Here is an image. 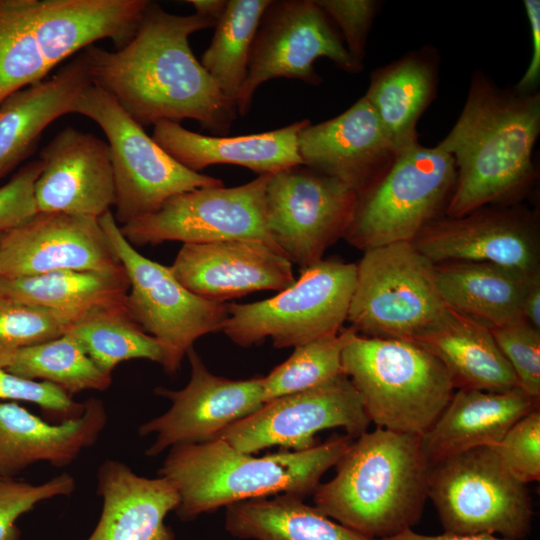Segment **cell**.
<instances>
[{
	"mask_svg": "<svg viewBox=\"0 0 540 540\" xmlns=\"http://www.w3.org/2000/svg\"><path fill=\"white\" fill-rule=\"evenodd\" d=\"M199 14L176 15L149 1L128 44L115 51L92 44L81 51L93 85L111 95L142 127L194 119L226 133L236 105L194 56L189 36L215 27Z\"/></svg>",
	"mask_w": 540,
	"mask_h": 540,
	"instance_id": "cell-1",
	"label": "cell"
},
{
	"mask_svg": "<svg viewBox=\"0 0 540 540\" xmlns=\"http://www.w3.org/2000/svg\"><path fill=\"white\" fill-rule=\"evenodd\" d=\"M539 134L538 91L500 87L482 70L474 71L458 119L436 145L456 167L445 216L521 201L538 177L532 154Z\"/></svg>",
	"mask_w": 540,
	"mask_h": 540,
	"instance_id": "cell-2",
	"label": "cell"
},
{
	"mask_svg": "<svg viewBox=\"0 0 540 540\" xmlns=\"http://www.w3.org/2000/svg\"><path fill=\"white\" fill-rule=\"evenodd\" d=\"M335 467L336 475L314 492V506L327 517L373 540L420 520L430 470L420 435L367 431Z\"/></svg>",
	"mask_w": 540,
	"mask_h": 540,
	"instance_id": "cell-3",
	"label": "cell"
},
{
	"mask_svg": "<svg viewBox=\"0 0 540 540\" xmlns=\"http://www.w3.org/2000/svg\"><path fill=\"white\" fill-rule=\"evenodd\" d=\"M353 442L336 436L303 451H282L256 457L217 438L204 443L170 448L158 475L177 490L175 510L191 520L220 507L278 494L300 498L314 494L322 476Z\"/></svg>",
	"mask_w": 540,
	"mask_h": 540,
	"instance_id": "cell-4",
	"label": "cell"
},
{
	"mask_svg": "<svg viewBox=\"0 0 540 540\" xmlns=\"http://www.w3.org/2000/svg\"><path fill=\"white\" fill-rule=\"evenodd\" d=\"M342 373L377 428L422 436L455 392L441 361L406 339L368 337L348 328Z\"/></svg>",
	"mask_w": 540,
	"mask_h": 540,
	"instance_id": "cell-5",
	"label": "cell"
},
{
	"mask_svg": "<svg viewBox=\"0 0 540 540\" xmlns=\"http://www.w3.org/2000/svg\"><path fill=\"white\" fill-rule=\"evenodd\" d=\"M455 181L450 154L419 142L407 147L382 177L357 195L344 238L364 251L412 242L427 224L445 215Z\"/></svg>",
	"mask_w": 540,
	"mask_h": 540,
	"instance_id": "cell-6",
	"label": "cell"
},
{
	"mask_svg": "<svg viewBox=\"0 0 540 540\" xmlns=\"http://www.w3.org/2000/svg\"><path fill=\"white\" fill-rule=\"evenodd\" d=\"M357 266L321 260L271 298L226 304L221 331L250 347L270 338L276 348L297 347L342 329L356 284Z\"/></svg>",
	"mask_w": 540,
	"mask_h": 540,
	"instance_id": "cell-7",
	"label": "cell"
},
{
	"mask_svg": "<svg viewBox=\"0 0 540 540\" xmlns=\"http://www.w3.org/2000/svg\"><path fill=\"white\" fill-rule=\"evenodd\" d=\"M428 498L447 533L524 540L531 531L529 491L505 468L494 446L474 448L431 466Z\"/></svg>",
	"mask_w": 540,
	"mask_h": 540,
	"instance_id": "cell-8",
	"label": "cell"
},
{
	"mask_svg": "<svg viewBox=\"0 0 540 540\" xmlns=\"http://www.w3.org/2000/svg\"><path fill=\"white\" fill-rule=\"evenodd\" d=\"M356 266L346 320L361 335L414 340L447 310L435 264L412 242L367 249Z\"/></svg>",
	"mask_w": 540,
	"mask_h": 540,
	"instance_id": "cell-9",
	"label": "cell"
},
{
	"mask_svg": "<svg viewBox=\"0 0 540 540\" xmlns=\"http://www.w3.org/2000/svg\"><path fill=\"white\" fill-rule=\"evenodd\" d=\"M74 113L97 123L107 138L115 190L113 216L121 226L155 211L177 194L223 186L221 179L178 163L111 95L93 84L77 100Z\"/></svg>",
	"mask_w": 540,
	"mask_h": 540,
	"instance_id": "cell-10",
	"label": "cell"
},
{
	"mask_svg": "<svg viewBox=\"0 0 540 540\" xmlns=\"http://www.w3.org/2000/svg\"><path fill=\"white\" fill-rule=\"evenodd\" d=\"M99 222L129 279L125 304L135 321L164 347L163 369L173 375L197 339L221 331L226 304L192 293L170 267L140 254L122 234L111 210Z\"/></svg>",
	"mask_w": 540,
	"mask_h": 540,
	"instance_id": "cell-11",
	"label": "cell"
},
{
	"mask_svg": "<svg viewBox=\"0 0 540 540\" xmlns=\"http://www.w3.org/2000/svg\"><path fill=\"white\" fill-rule=\"evenodd\" d=\"M320 57L348 73L363 69L316 0H271L252 44L246 78L236 100L237 113H248L256 90L268 80L289 78L320 84L314 69Z\"/></svg>",
	"mask_w": 540,
	"mask_h": 540,
	"instance_id": "cell-12",
	"label": "cell"
},
{
	"mask_svg": "<svg viewBox=\"0 0 540 540\" xmlns=\"http://www.w3.org/2000/svg\"><path fill=\"white\" fill-rule=\"evenodd\" d=\"M357 193L343 182L305 165L271 174L265 193L268 234L276 247L304 270L344 237Z\"/></svg>",
	"mask_w": 540,
	"mask_h": 540,
	"instance_id": "cell-13",
	"label": "cell"
},
{
	"mask_svg": "<svg viewBox=\"0 0 540 540\" xmlns=\"http://www.w3.org/2000/svg\"><path fill=\"white\" fill-rule=\"evenodd\" d=\"M270 176L258 175L235 187H202L177 194L155 211L119 226L120 230L133 246L256 239L276 247L265 216Z\"/></svg>",
	"mask_w": 540,
	"mask_h": 540,
	"instance_id": "cell-14",
	"label": "cell"
},
{
	"mask_svg": "<svg viewBox=\"0 0 540 540\" xmlns=\"http://www.w3.org/2000/svg\"><path fill=\"white\" fill-rule=\"evenodd\" d=\"M370 423L359 393L341 374L318 387L264 403L218 438L250 454L274 446L303 451L316 446L314 437L320 431L340 427L356 439Z\"/></svg>",
	"mask_w": 540,
	"mask_h": 540,
	"instance_id": "cell-15",
	"label": "cell"
},
{
	"mask_svg": "<svg viewBox=\"0 0 540 540\" xmlns=\"http://www.w3.org/2000/svg\"><path fill=\"white\" fill-rule=\"evenodd\" d=\"M433 264L493 263L527 273L539 272L537 218L515 205H488L459 217L442 216L412 241Z\"/></svg>",
	"mask_w": 540,
	"mask_h": 540,
	"instance_id": "cell-16",
	"label": "cell"
},
{
	"mask_svg": "<svg viewBox=\"0 0 540 540\" xmlns=\"http://www.w3.org/2000/svg\"><path fill=\"white\" fill-rule=\"evenodd\" d=\"M186 355L191 365L188 384L180 390L156 388L155 393L169 399L171 406L138 429L141 436L155 435L145 452L149 457L176 445L217 439L226 428L264 404L262 376L227 379L209 371L194 347Z\"/></svg>",
	"mask_w": 540,
	"mask_h": 540,
	"instance_id": "cell-17",
	"label": "cell"
},
{
	"mask_svg": "<svg viewBox=\"0 0 540 540\" xmlns=\"http://www.w3.org/2000/svg\"><path fill=\"white\" fill-rule=\"evenodd\" d=\"M123 266L99 218L37 212L0 233V277L20 278L59 270L116 272Z\"/></svg>",
	"mask_w": 540,
	"mask_h": 540,
	"instance_id": "cell-18",
	"label": "cell"
},
{
	"mask_svg": "<svg viewBox=\"0 0 540 540\" xmlns=\"http://www.w3.org/2000/svg\"><path fill=\"white\" fill-rule=\"evenodd\" d=\"M170 269L189 291L220 303L259 290L279 292L295 281L291 261L256 239L183 244Z\"/></svg>",
	"mask_w": 540,
	"mask_h": 540,
	"instance_id": "cell-19",
	"label": "cell"
},
{
	"mask_svg": "<svg viewBox=\"0 0 540 540\" xmlns=\"http://www.w3.org/2000/svg\"><path fill=\"white\" fill-rule=\"evenodd\" d=\"M297 145L302 165L343 182L357 195L382 177L399 153L365 96L330 120L308 124Z\"/></svg>",
	"mask_w": 540,
	"mask_h": 540,
	"instance_id": "cell-20",
	"label": "cell"
},
{
	"mask_svg": "<svg viewBox=\"0 0 540 540\" xmlns=\"http://www.w3.org/2000/svg\"><path fill=\"white\" fill-rule=\"evenodd\" d=\"M34 184L37 212L100 218L115 202L107 141L73 127L59 131L41 150Z\"/></svg>",
	"mask_w": 540,
	"mask_h": 540,
	"instance_id": "cell-21",
	"label": "cell"
},
{
	"mask_svg": "<svg viewBox=\"0 0 540 540\" xmlns=\"http://www.w3.org/2000/svg\"><path fill=\"white\" fill-rule=\"evenodd\" d=\"M107 419L105 406L97 398L85 401L80 416L58 424L16 402L0 401V478H13L38 462L70 465L97 441Z\"/></svg>",
	"mask_w": 540,
	"mask_h": 540,
	"instance_id": "cell-22",
	"label": "cell"
},
{
	"mask_svg": "<svg viewBox=\"0 0 540 540\" xmlns=\"http://www.w3.org/2000/svg\"><path fill=\"white\" fill-rule=\"evenodd\" d=\"M97 493L102 512L87 540H174L164 520L177 509L179 496L168 479L143 477L108 459L98 469Z\"/></svg>",
	"mask_w": 540,
	"mask_h": 540,
	"instance_id": "cell-23",
	"label": "cell"
},
{
	"mask_svg": "<svg viewBox=\"0 0 540 540\" xmlns=\"http://www.w3.org/2000/svg\"><path fill=\"white\" fill-rule=\"evenodd\" d=\"M539 408V399L520 387L503 392L457 389L434 424L421 436L429 464L465 451L497 445L522 417Z\"/></svg>",
	"mask_w": 540,
	"mask_h": 540,
	"instance_id": "cell-24",
	"label": "cell"
},
{
	"mask_svg": "<svg viewBox=\"0 0 540 540\" xmlns=\"http://www.w3.org/2000/svg\"><path fill=\"white\" fill-rule=\"evenodd\" d=\"M311 122H294L273 131L235 136L202 135L171 121L154 125L153 140L184 167L199 172L216 164L248 168L258 175L300 165L297 138Z\"/></svg>",
	"mask_w": 540,
	"mask_h": 540,
	"instance_id": "cell-25",
	"label": "cell"
},
{
	"mask_svg": "<svg viewBox=\"0 0 540 540\" xmlns=\"http://www.w3.org/2000/svg\"><path fill=\"white\" fill-rule=\"evenodd\" d=\"M91 84L80 52L52 77L12 93L0 104V179L28 156L50 123L74 113Z\"/></svg>",
	"mask_w": 540,
	"mask_h": 540,
	"instance_id": "cell-26",
	"label": "cell"
},
{
	"mask_svg": "<svg viewBox=\"0 0 540 540\" xmlns=\"http://www.w3.org/2000/svg\"><path fill=\"white\" fill-rule=\"evenodd\" d=\"M412 341L441 361L455 389L503 392L520 387L490 328L448 307Z\"/></svg>",
	"mask_w": 540,
	"mask_h": 540,
	"instance_id": "cell-27",
	"label": "cell"
},
{
	"mask_svg": "<svg viewBox=\"0 0 540 540\" xmlns=\"http://www.w3.org/2000/svg\"><path fill=\"white\" fill-rule=\"evenodd\" d=\"M484 262L435 265L436 284L445 305L490 329L523 318V301L539 274Z\"/></svg>",
	"mask_w": 540,
	"mask_h": 540,
	"instance_id": "cell-28",
	"label": "cell"
},
{
	"mask_svg": "<svg viewBox=\"0 0 540 540\" xmlns=\"http://www.w3.org/2000/svg\"><path fill=\"white\" fill-rule=\"evenodd\" d=\"M439 63L438 52L425 46L370 75L364 96L399 152L418 142L417 123L436 96Z\"/></svg>",
	"mask_w": 540,
	"mask_h": 540,
	"instance_id": "cell-29",
	"label": "cell"
},
{
	"mask_svg": "<svg viewBox=\"0 0 540 540\" xmlns=\"http://www.w3.org/2000/svg\"><path fill=\"white\" fill-rule=\"evenodd\" d=\"M225 529L233 537L251 540H373L291 494L227 506Z\"/></svg>",
	"mask_w": 540,
	"mask_h": 540,
	"instance_id": "cell-30",
	"label": "cell"
},
{
	"mask_svg": "<svg viewBox=\"0 0 540 540\" xmlns=\"http://www.w3.org/2000/svg\"><path fill=\"white\" fill-rule=\"evenodd\" d=\"M129 287L124 268L116 272L59 270L20 278L0 277V293L77 316L124 299Z\"/></svg>",
	"mask_w": 540,
	"mask_h": 540,
	"instance_id": "cell-31",
	"label": "cell"
},
{
	"mask_svg": "<svg viewBox=\"0 0 540 540\" xmlns=\"http://www.w3.org/2000/svg\"><path fill=\"white\" fill-rule=\"evenodd\" d=\"M126 297V296H125ZM104 373L132 359L165 364V350L132 317L125 298L90 309L78 317L67 332Z\"/></svg>",
	"mask_w": 540,
	"mask_h": 540,
	"instance_id": "cell-32",
	"label": "cell"
},
{
	"mask_svg": "<svg viewBox=\"0 0 540 540\" xmlns=\"http://www.w3.org/2000/svg\"><path fill=\"white\" fill-rule=\"evenodd\" d=\"M271 0H227L200 63L222 94L236 105L247 74L252 44Z\"/></svg>",
	"mask_w": 540,
	"mask_h": 540,
	"instance_id": "cell-33",
	"label": "cell"
},
{
	"mask_svg": "<svg viewBox=\"0 0 540 540\" xmlns=\"http://www.w3.org/2000/svg\"><path fill=\"white\" fill-rule=\"evenodd\" d=\"M30 380L53 384L71 397L86 390H107L111 375L102 372L68 333L16 351L5 368Z\"/></svg>",
	"mask_w": 540,
	"mask_h": 540,
	"instance_id": "cell-34",
	"label": "cell"
},
{
	"mask_svg": "<svg viewBox=\"0 0 540 540\" xmlns=\"http://www.w3.org/2000/svg\"><path fill=\"white\" fill-rule=\"evenodd\" d=\"M348 328L294 348L268 375L262 376L264 403L323 385L342 373L341 355Z\"/></svg>",
	"mask_w": 540,
	"mask_h": 540,
	"instance_id": "cell-35",
	"label": "cell"
},
{
	"mask_svg": "<svg viewBox=\"0 0 540 540\" xmlns=\"http://www.w3.org/2000/svg\"><path fill=\"white\" fill-rule=\"evenodd\" d=\"M78 317L0 293V367L5 369L16 351L62 336Z\"/></svg>",
	"mask_w": 540,
	"mask_h": 540,
	"instance_id": "cell-36",
	"label": "cell"
},
{
	"mask_svg": "<svg viewBox=\"0 0 540 540\" xmlns=\"http://www.w3.org/2000/svg\"><path fill=\"white\" fill-rule=\"evenodd\" d=\"M75 487V479L68 473L41 484L0 478V540H19L20 530L16 521L20 516L42 501L72 494Z\"/></svg>",
	"mask_w": 540,
	"mask_h": 540,
	"instance_id": "cell-37",
	"label": "cell"
},
{
	"mask_svg": "<svg viewBox=\"0 0 540 540\" xmlns=\"http://www.w3.org/2000/svg\"><path fill=\"white\" fill-rule=\"evenodd\" d=\"M520 388L540 398V330L525 320L490 329Z\"/></svg>",
	"mask_w": 540,
	"mask_h": 540,
	"instance_id": "cell-38",
	"label": "cell"
},
{
	"mask_svg": "<svg viewBox=\"0 0 540 540\" xmlns=\"http://www.w3.org/2000/svg\"><path fill=\"white\" fill-rule=\"evenodd\" d=\"M505 468L521 483L540 479V410L519 419L494 446Z\"/></svg>",
	"mask_w": 540,
	"mask_h": 540,
	"instance_id": "cell-39",
	"label": "cell"
},
{
	"mask_svg": "<svg viewBox=\"0 0 540 540\" xmlns=\"http://www.w3.org/2000/svg\"><path fill=\"white\" fill-rule=\"evenodd\" d=\"M0 400L24 401L38 405L60 422L80 416L85 402L79 403L59 387L16 376L0 367Z\"/></svg>",
	"mask_w": 540,
	"mask_h": 540,
	"instance_id": "cell-40",
	"label": "cell"
},
{
	"mask_svg": "<svg viewBox=\"0 0 540 540\" xmlns=\"http://www.w3.org/2000/svg\"><path fill=\"white\" fill-rule=\"evenodd\" d=\"M316 2L340 30L339 34L350 56L362 64L368 35L382 2L376 0H316Z\"/></svg>",
	"mask_w": 540,
	"mask_h": 540,
	"instance_id": "cell-41",
	"label": "cell"
},
{
	"mask_svg": "<svg viewBox=\"0 0 540 540\" xmlns=\"http://www.w3.org/2000/svg\"><path fill=\"white\" fill-rule=\"evenodd\" d=\"M41 170V161L34 160L0 187V233L22 224L37 213L34 184Z\"/></svg>",
	"mask_w": 540,
	"mask_h": 540,
	"instance_id": "cell-42",
	"label": "cell"
},
{
	"mask_svg": "<svg viewBox=\"0 0 540 540\" xmlns=\"http://www.w3.org/2000/svg\"><path fill=\"white\" fill-rule=\"evenodd\" d=\"M524 7L532 35L531 61L519 82L514 86L524 93L537 91L540 81V1L524 0Z\"/></svg>",
	"mask_w": 540,
	"mask_h": 540,
	"instance_id": "cell-43",
	"label": "cell"
},
{
	"mask_svg": "<svg viewBox=\"0 0 540 540\" xmlns=\"http://www.w3.org/2000/svg\"><path fill=\"white\" fill-rule=\"evenodd\" d=\"M522 312L524 320L540 330V273L533 278L526 292Z\"/></svg>",
	"mask_w": 540,
	"mask_h": 540,
	"instance_id": "cell-44",
	"label": "cell"
},
{
	"mask_svg": "<svg viewBox=\"0 0 540 540\" xmlns=\"http://www.w3.org/2000/svg\"><path fill=\"white\" fill-rule=\"evenodd\" d=\"M378 540H507L493 535H464L444 532L439 535H424L407 529L394 536Z\"/></svg>",
	"mask_w": 540,
	"mask_h": 540,
	"instance_id": "cell-45",
	"label": "cell"
},
{
	"mask_svg": "<svg viewBox=\"0 0 540 540\" xmlns=\"http://www.w3.org/2000/svg\"><path fill=\"white\" fill-rule=\"evenodd\" d=\"M187 2L194 7L196 14L216 22L222 16L227 5V0H188Z\"/></svg>",
	"mask_w": 540,
	"mask_h": 540,
	"instance_id": "cell-46",
	"label": "cell"
}]
</instances>
